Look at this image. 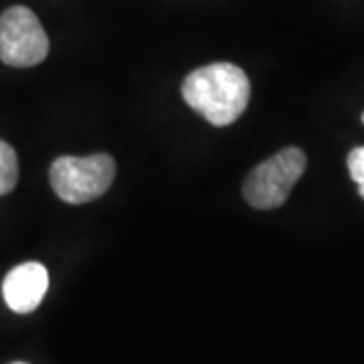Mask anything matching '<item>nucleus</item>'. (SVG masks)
Returning a JSON list of instances; mask_svg holds the SVG:
<instances>
[{"label":"nucleus","instance_id":"9","mask_svg":"<svg viewBox=\"0 0 364 364\" xmlns=\"http://www.w3.org/2000/svg\"><path fill=\"white\" fill-rule=\"evenodd\" d=\"M363 122H364V116H363Z\"/></svg>","mask_w":364,"mask_h":364},{"label":"nucleus","instance_id":"2","mask_svg":"<svg viewBox=\"0 0 364 364\" xmlns=\"http://www.w3.org/2000/svg\"><path fill=\"white\" fill-rule=\"evenodd\" d=\"M116 162L109 154L91 156H61L51 164V186L55 195L69 205L95 200L112 186Z\"/></svg>","mask_w":364,"mask_h":364},{"label":"nucleus","instance_id":"5","mask_svg":"<svg viewBox=\"0 0 364 364\" xmlns=\"http://www.w3.org/2000/svg\"><path fill=\"white\" fill-rule=\"evenodd\" d=\"M49 287V273L37 261H26L6 273L2 296L16 314H31L41 306Z\"/></svg>","mask_w":364,"mask_h":364},{"label":"nucleus","instance_id":"1","mask_svg":"<svg viewBox=\"0 0 364 364\" xmlns=\"http://www.w3.org/2000/svg\"><path fill=\"white\" fill-rule=\"evenodd\" d=\"M182 97L213 126H229L247 109L251 83L241 67L213 63L184 79Z\"/></svg>","mask_w":364,"mask_h":364},{"label":"nucleus","instance_id":"4","mask_svg":"<svg viewBox=\"0 0 364 364\" xmlns=\"http://www.w3.org/2000/svg\"><path fill=\"white\" fill-rule=\"evenodd\" d=\"M49 37L26 6H11L0 14V61L11 67H33L45 61Z\"/></svg>","mask_w":364,"mask_h":364},{"label":"nucleus","instance_id":"8","mask_svg":"<svg viewBox=\"0 0 364 364\" xmlns=\"http://www.w3.org/2000/svg\"><path fill=\"white\" fill-rule=\"evenodd\" d=\"M14 364H25V363H14Z\"/></svg>","mask_w":364,"mask_h":364},{"label":"nucleus","instance_id":"3","mask_svg":"<svg viewBox=\"0 0 364 364\" xmlns=\"http://www.w3.org/2000/svg\"><path fill=\"white\" fill-rule=\"evenodd\" d=\"M306 170V154L299 148H284L249 172L243 196L251 207L267 210L284 205Z\"/></svg>","mask_w":364,"mask_h":364},{"label":"nucleus","instance_id":"7","mask_svg":"<svg viewBox=\"0 0 364 364\" xmlns=\"http://www.w3.org/2000/svg\"><path fill=\"white\" fill-rule=\"evenodd\" d=\"M348 170H350L352 181L358 184V193L364 198V146L354 148L348 154Z\"/></svg>","mask_w":364,"mask_h":364},{"label":"nucleus","instance_id":"6","mask_svg":"<svg viewBox=\"0 0 364 364\" xmlns=\"http://www.w3.org/2000/svg\"><path fill=\"white\" fill-rule=\"evenodd\" d=\"M18 182V158L11 144L0 140V196L9 195Z\"/></svg>","mask_w":364,"mask_h":364}]
</instances>
